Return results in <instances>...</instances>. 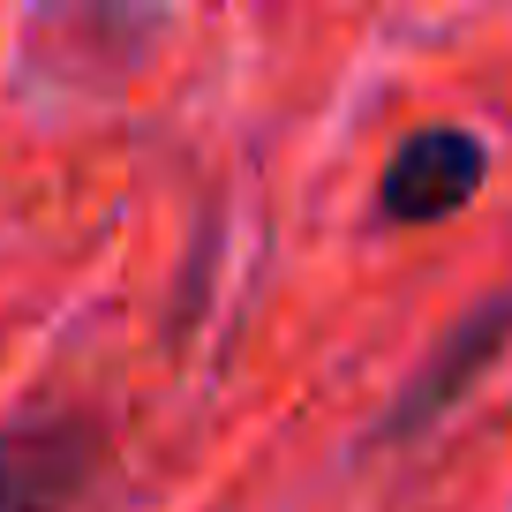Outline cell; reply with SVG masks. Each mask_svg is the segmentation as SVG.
<instances>
[{
  "mask_svg": "<svg viewBox=\"0 0 512 512\" xmlns=\"http://www.w3.org/2000/svg\"><path fill=\"white\" fill-rule=\"evenodd\" d=\"M98 467V437L76 415H23L0 430V512H68Z\"/></svg>",
  "mask_w": 512,
  "mask_h": 512,
  "instance_id": "cell-1",
  "label": "cell"
},
{
  "mask_svg": "<svg viewBox=\"0 0 512 512\" xmlns=\"http://www.w3.org/2000/svg\"><path fill=\"white\" fill-rule=\"evenodd\" d=\"M482 136L467 128H415L392 166H384V219L400 226H437L482 189Z\"/></svg>",
  "mask_w": 512,
  "mask_h": 512,
  "instance_id": "cell-2",
  "label": "cell"
}]
</instances>
